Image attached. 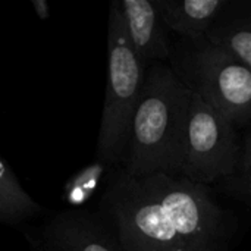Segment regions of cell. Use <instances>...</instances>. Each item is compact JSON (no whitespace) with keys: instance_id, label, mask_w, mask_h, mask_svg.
I'll use <instances>...</instances> for the list:
<instances>
[{"instance_id":"8992f818","label":"cell","mask_w":251,"mask_h":251,"mask_svg":"<svg viewBox=\"0 0 251 251\" xmlns=\"http://www.w3.org/2000/svg\"><path fill=\"white\" fill-rule=\"evenodd\" d=\"M41 251H124L116 235L94 216L65 212L54 216L38 240Z\"/></svg>"},{"instance_id":"ba28073f","label":"cell","mask_w":251,"mask_h":251,"mask_svg":"<svg viewBox=\"0 0 251 251\" xmlns=\"http://www.w3.org/2000/svg\"><path fill=\"white\" fill-rule=\"evenodd\" d=\"M226 4L228 0H156L163 24L194 41L206 38Z\"/></svg>"},{"instance_id":"4fadbf2b","label":"cell","mask_w":251,"mask_h":251,"mask_svg":"<svg viewBox=\"0 0 251 251\" xmlns=\"http://www.w3.org/2000/svg\"><path fill=\"white\" fill-rule=\"evenodd\" d=\"M32 6L35 9V13L38 15L40 19L46 21L49 16H50V12H49V4L46 0H32Z\"/></svg>"},{"instance_id":"9c48e42d","label":"cell","mask_w":251,"mask_h":251,"mask_svg":"<svg viewBox=\"0 0 251 251\" xmlns=\"http://www.w3.org/2000/svg\"><path fill=\"white\" fill-rule=\"evenodd\" d=\"M206 40L229 51L251 69V10L234 13L224 9L207 31Z\"/></svg>"},{"instance_id":"8fae6325","label":"cell","mask_w":251,"mask_h":251,"mask_svg":"<svg viewBox=\"0 0 251 251\" xmlns=\"http://www.w3.org/2000/svg\"><path fill=\"white\" fill-rule=\"evenodd\" d=\"M107 165L96 162L75 174L65 185V197L72 206H82L97 190Z\"/></svg>"},{"instance_id":"7a4b0ae2","label":"cell","mask_w":251,"mask_h":251,"mask_svg":"<svg viewBox=\"0 0 251 251\" xmlns=\"http://www.w3.org/2000/svg\"><path fill=\"white\" fill-rule=\"evenodd\" d=\"M193 91L168 66L146 72L126 146L125 174L181 175Z\"/></svg>"},{"instance_id":"6da1fadb","label":"cell","mask_w":251,"mask_h":251,"mask_svg":"<svg viewBox=\"0 0 251 251\" xmlns=\"http://www.w3.org/2000/svg\"><path fill=\"white\" fill-rule=\"evenodd\" d=\"M103 203L124 251H222L224 213L185 176L122 174Z\"/></svg>"},{"instance_id":"30bf717a","label":"cell","mask_w":251,"mask_h":251,"mask_svg":"<svg viewBox=\"0 0 251 251\" xmlns=\"http://www.w3.org/2000/svg\"><path fill=\"white\" fill-rule=\"evenodd\" d=\"M40 206L28 196L18 182L12 168L4 159L0 160V219L3 224L16 222L34 216Z\"/></svg>"},{"instance_id":"277c9868","label":"cell","mask_w":251,"mask_h":251,"mask_svg":"<svg viewBox=\"0 0 251 251\" xmlns=\"http://www.w3.org/2000/svg\"><path fill=\"white\" fill-rule=\"evenodd\" d=\"M237 157L235 124L193 93L181 175L204 185L232 175Z\"/></svg>"},{"instance_id":"5b68a950","label":"cell","mask_w":251,"mask_h":251,"mask_svg":"<svg viewBox=\"0 0 251 251\" xmlns=\"http://www.w3.org/2000/svg\"><path fill=\"white\" fill-rule=\"evenodd\" d=\"M184 84L235 125L251 119V69L229 51L206 40L190 60Z\"/></svg>"},{"instance_id":"3957f363","label":"cell","mask_w":251,"mask_h":251,"mask_svg":"<svg viewBox=\"0 0 251 251\" xmlns=\"http://www.w3.org/2000/svg\"><path fill=\"white\" fill-rule=\"evenodd\" d=\"M146 79L144 62L135 53L119 1H113L107 25V85L99 135V160L110 165L126 154L131 122Z\"/></svg>"},{"instance_id":"52a82bcc","label":"cell","mask_w":251,"mask_h":251,"mask_svg":"<svg viewBox=\"0 0 251 251\" xmlns=\"http://www.w3.org/2000/svg\"><path fill=\"white\" fill-rule=\"evenodd\" d=\"M129 41L143 62L168 59L171 51L156 0L119 1Z\"/></svg>"},{"instance_id":"7c38bea8","label":"cell","mask_w":251,"mask_h":251,"mask_svg":"<svg viewBox=\"0 0 251 251\" xmlns=\"http://www.w3.org/2000/svg\"><path fill=\"white\" fill-rule=\"evenodd\" d=\"M244 171H246V182H247V191L251 199V141L244 154Z\"/></svg>"}]
</instances>
